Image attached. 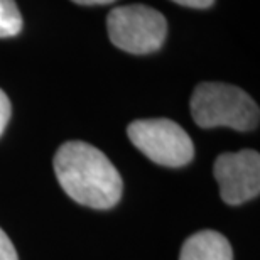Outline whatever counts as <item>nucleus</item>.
Instances as JSON below:
<instances>
[{"label":"nucleus","mask_w":260,"mask_h":260,"mask_svg":"<svg viewBox=\"0 0 260 260\" xmlns=\"http://www.w3.org/2000/svg\"><path fill=\"white\" fill-rule=\"evenodd\" d=\"M54 173L64 193L80 205L108 210L122 198V178L95 145L70 140L54 155Z\"/></svg>","instance_id":"nucleus-1"},{"label":"nucleus","mask_w":260,"mask_h":260,"mask_svg":"<svg viewBox=\"0 0 260 260\" xmlns=\"http://www.w3.org/2000/svg\"><path fill=\"white\" fill-rule=\"evenodd\" d=\"M191 115L203 128L230 127L248 132L258 125V107L242 88L226 83H201L191 96Z\"/></svg>","instance_id":"nucleus-2"},{"label":"nucleus","mask_w":260,"mask_h":260,"mask_svg":"<svg viewBox=\"0 0 260 260\" xmlns=\"http://www.w3.org/2000/svg\"><path fill=\"white\" fill-rule=\"evenodd\" d=\"M107 29L118 49L130 54H150L164 44L168 20L149 5H122L108 14Z\"/></svg>","instance_id":"nucleus-3"},{"label":"nucleus","mask_w":260,"mask_h":260,"mask_svg":"<svg viewBox=\"0 0 260 260\" xmlns=\"http://www.w3.org/2000/svg\"><path fill=\"white\" fill-rule=\"evenodd\" d=\"M128 139L145 157L166 168H181L194 157V144L186 130L169 118L135 120L127 128Z\"/></svg>","instance_id":"nucleus-4"},{"label":"nucleus","mask_w":260,"mask_h":260,"mask_svg":"<svg viewBox=\"0 0 260 260\" xmlns=\"http://www.w3.org/2000/svg\"><path fill=\"white\" fill-rule=\"evenodd\" d=\"M213 173L220 186L221 200L226 205L237 206L258 196L260 155L257 150L243 149L220 154L215 160Z\"/></svg>","instance_id":"nucleus-5"},{"label":"nucleus","mask_w":260,"mask_h":260,"mask_svg":"<svg viewBox=\"0 0 260 260\" xmlns=\"http://www.w3.org/2000/svg\"><path fill=\"white\" fill-rule=\"evenodd\" d=\"M179 260H233V250L221 233L201 230L183 243Z\"/></svg>","instance_id":"nucleus-6"},{"label":"nucleus","mask_w":260,"mask_h":260,"mask_svg":"<svg viewBox=\"0 0 260 260\" xmlns=\"http://www.w3.org/2000/svg\"><path fill=\"white\" fill-rule=\"evenodd\" d=\"M22 29V15L15 0H0V39L14 38Z\"/></svg>","instance_id":"nucleus-7"},{"label":"nucleus","mask_w":260,"mask_h":260,"mask_svg":"<svg viewBox=\"0 0 260 260\" xmlns=\"http://www.w3.org/2000/svg\"><path fill=\"white\" fill-rule=\"evenodd\" d=\"M0 260H19L14 243L2 228H0Z\"/></svg>","instance_id":"nucleus-8"},{"label":"nucleus","mask_w":260,"mask_h":260,"mask_svg":"<svg viewBox=\"0 0 260 260\" xmlns=\"http://www.w3.org/2000/svg\"><path fill=\"white\" fill-rule=\"evenodd\" d=\"M10 113H12V108H10L9 96L5 95L4 90H0V135L4 134L5 127H7L10 120Z\"/></svg>","instance_id":"nucleus-9"},{"label":"nucleus","mask_w":260,"mask_h":260,"mask_svg":"<svg viewBox=\"0 0 260 260\" xmlns=\"http://www.w3.org/2000/svg\"><path fill=\"white\" fill-rule=\"evenodd\" d=\"M173 2L184 5V7H191V9H206L213 5L215 0H173Z\"/></svg>","instance_id":"nucleus-10"},{"label":"nucleus","mask_w":260,"mask_h":260,"mask_svg":"<svg viewBox=\"0 0 260 260\" xmlns=\"http://www.w3.org/2000/svg\"><path fill=\"white\" fill-rule=\"evenodd\" d=\"M75 4L80 5H105V4H112L115 0H73Z\"/></svg>","instance_id":"nucleus-11"}]
</instances>
